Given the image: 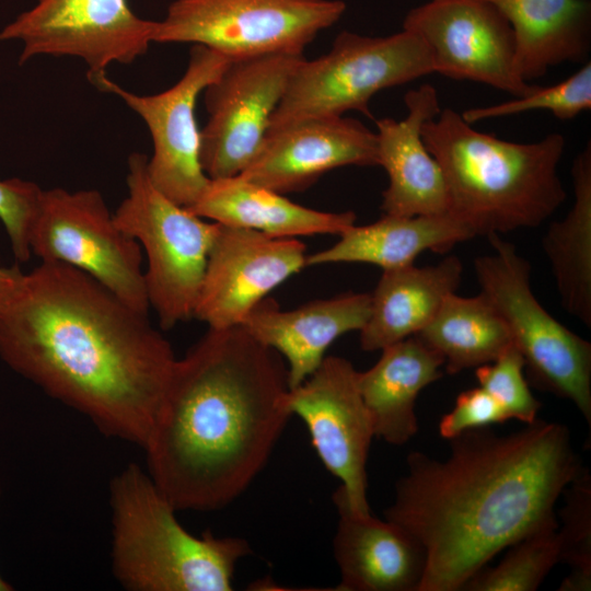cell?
<instances>
[{
    "mask_svg": "<svg viewBox=\"0 0 591 591\" xmlns=\"http://www.w3.org/2000/svg\"><path fill=\"white\" fill-rule=\"evenodd\" d=\"M347 165H379L376 134L352 118L299 121L267 132L239 174L279 194L304 190L324 173Z\"/></svg>",
    "mask_w": 591,
    "mask_h": 591,
    "instance_id": "17",
    "label": "cell"
},
{
    "mask_svg": "<svg viewBox=\"0 0 591 591\" xmlns=\"http://www.w3.org/2000/svg\"><path fill=\"white\" fill-rule=\"evenodd\" d=\"M13 590L12 586L8 583L0 575V591H11Z\"/></svg>",
    "mask_w": 591,
    "mask_h": 591,
    "instance_id": "35",
    "label": "cell"
},
{
    "mask_svg": "<svg viewBox=\"0 0 591 591\" xmlns=\"http://www.w3.org/2000/svg\"><path fill=\"white\" fill-rule=\"evenodd\" d=\"M231 60L213 49L193 45L182 78L167 90L150 95L128 91L107 74L91 82L119 97L144 121L152 139L149 177L162 194L186 208L200 197L210 181L200 163L196 102Z\"/></svg>",
    "mask_w": 591,
    "mask_h": 591,
    "instance_id": "12",
    "label": "cell"
},
{
    "mask_svg": "<svg viewBox=\"0 0 591 591\" xmlns=\"http://www.w3.org/2000/svg\"><path fill=\"white\" fill-rule=\"evenodd\" d=\"M474 237L472 231L450 213L402 217L385 215L378 221L347 228L331 247L306 256V266L334 263H366L383 270L414 265L426 251L447 253Z\"/></svg>",
    "mask_w": 591,
    "mask_h": 591,
    "instance_id": "24",
    "label": "cell"
},
{
    "mask_svg": "<svg viewBox=\"0 0 591 591\" xmlns=\"http://www.w3.org/2000/svg\"><path fill=\"white\" fill-rule=\"evenodd\" d=\"M30 250L40 262H59L88 274L148 314L142 248L116 223L99 190L42 189Z\"/></svg>",
    "mask_w": 591,
    "mask_h": 591,
    "instance_id": "10",
    "label": "cell"
},
{
    "mask_svg": "<svg viewBox=\"0 0 591 591\" xmlns=\"http://www.w3.org/2000/svg\"><path fill=\"white\" fill-rule=\"evenodd\" d=\"M370 306L369 293L347 292L287 311L266 298L241 326L285 358L288 384L292 389L320 367L326 350L338 337L363 327Z\"/></svg>",
    "mask_w": 591,
    "mask_h": 591,
    "instance_id": "19",
    "label": "cell"
},
{
    "mask_svg": "<svg viewBox=\"0 0 591 591\" xmlns=\"http://www.w3.org/2000/svg\"><path fill=\"white\" fill-rule=\"evenodd\" d=\"M575 200L568 213L553 221L542 241L561 306L591 327V144L571 166Z\"/></svg>",
    "mask_w": 591,
    "mask_h": 591,
    "instance_id": "26",
    "label": "cell"
},
{
    "mask_svg": "<svg viewBox=\"0 0 591 591\" xmlns=\"http://www.w3.org/2000/svg\"><path fill=\"white\" fill-rule=\"evenodd\" d=\"M494 253L474 259L483 292L506 322L524 370L537 389L575 404L591 426V344L537 301L531 290V266L500 234L486 236Z\"/></svg>",
    "mask_w": 591,
    "mask_h": 591,
    "instance_id": "8",
    "label": "cell"
},
{
    "mask_svg": "<svg viewBox=\"0 0 591 591\" xmlns=\"http://www.w3.org/2000/svg\"><path fill=\"white\" fill-rule=\"evenodd\" d=\"M304 59L303 54L233 59L204 90L209 118L200 130V163L210 179L239 175L252 162Z\"/></svg>",
    "mask_w": 591,
    "mask_h": 591,
    "instance_id": "13",
    "label": "cell"
},
{
    "mask_svg": "<svg viewBox=\"0 0 591 591\" xmlns=\"http://www.w3.org/2000/svg\"><path fill=\"white\" fill-rule=\"evenodd\" d=\"M155 25L128 0H37L0 31V40L22 44L20 65L39 56L78 58L92 82L112 65L144 55Z\"/></svg>",
    "mask_w": 591,
    "mask_h": 591,
    "instance_id": "11",
    "label": "cell"
},
{
    "mask_svg": "<svg viewBox=\"0 0 591 591\" xmlns=\"http://www.w3.org/2000/svg\"><path fill=\"white\" fill-rule=\"evenodd\" d=\"M358 373L346 358L327 356L306 380L289 389L287 404L305 425L323 465L339 479L336 491L351 511L367 514V462L375 437Z\"/></svg>",
    "mask_w": 591,
    "mask_h": 591,
    "instance_id": "14",
    "label": "cell"
},
{
    "mask_svg": "<svg viewBox=\"0 0 591 591\" xmlns=\"http://www.w3.org/2000/svg\"><path fill=\"white\" fill-rule=\"evenodd\" d=\"M443 364L439 354L410 336L383 348L375 364L358 373L375 438L402 445L417 433V396L442 376Z\"/></svg>",
    "mask_w": 591,
    "mask_h": 591,
    "instance_id": "23",
    "label": "cell"
},
{
    "mask_svg": "<svg viewBox=\"0 0 591 591\" xmlns=\"http://www.w3.org/2000/svg\"><path fill=\"white\" fill-rule=\"evenodd\" d=\"M507 420L509 417L499 403L478 386L459 394L454 407L442 416L438 428L440 436L449 441L467 430Z\"/></svg>",
    "mask_w": 591,
    "mask_h": 591,
    "instance_id": "33",
    "label": "cell"
},
{
    "mask_svg": "<svg viewBox=\"0 0 591 591\" xmlns=\"http://www.w3.org/2000/svg\"><path fill=\"white\" fill-rule=\"evenodd\" d=\"M188 209L204 219L273 237L339 235L357 219L352 211L326 212L301 206L241 175L210 179Z\"/></svg>",
    "mask_w": 591,
    "mask_h": 591,
    "instance_id": "21",
    "label": "cell"
},
{
    "mask_svg": "<svg viewBox=\"0 0 591 591\" xmlns=\"http://www.w3.org/2000/svg\"><path fill=\"white\" fill-rule=\"evenodd\" d=\"M341 0H174L153 43H188L231 59L303 54L344 14Z\"/></svg>",
    "mask_w": 591,
    "mask_h": 591,
    "instance_id": "9",
    "label": "cell"
},
{
    "mask_svg": "<svg viewBox=\"0 0 591 591\" xmlns=\"http://www.w3.org/2000/svg\"><path fill=\"white\" fill-rule=\"evenodd\" d=\"M42 189L31 181L0 179V220L10 239L12 252L21 263L27 262L32 255L30 232Z\"/></svg>",
    "mask_w": 591,
    "mask_h": 591,
    "instance_id": "32",
    "label": "cell"
},
{
    "mask_svg": "<svg viewBox=\"0 0 591 591\" xmlns=\"http://www.w3.org/2000/svg\"><path fill=\"white\" fill-rule=\"evenodd\" d=\"M591 108V63L588 61L572 76L555 85L535 86L523 96L499 104L464 111L468 124L536 109H546L557 119L569 120Z\"/></svg>",
    "mask_w": 591,
    "mask_h": 591,
    "instance_id": "30",
    "label": "cell"
},
{
    "mask_svg": "<svg viewBox=\"0 0 591 591\" xmlns=\"http://www.w3.org/2000/svg\"><path fill=\"white\" fill-rule=\"evenodd\" d=\"M305 251L297 237L219 223L194 317L209 328L242 325L269 292L306 267Z\"/></svg>",
    "mask_w": 591,
    "mask_h": 591,
    "instance_id": "16",
    "label": "cell"
},
{
    "mask_svg": "<svg viewBox=\"0 0 591 591\" xmlns=\"http://www.w3.org/2000/svg\"><path fill=\"white\" fill-rule=\"evenodd\" d=\"M403 28L418 34L430 49L434 72L487 84L514 97L536 85L515 70L512 27L485 0H431L412 9Z\"/></svg>",
    "mask_w": 591,
    "mask_h": 591,
    "instance_id": "15",
    "label": "cell"
},
{
    "mask_svg": "<svg viewBox=\"0 0 591 591\" xmlns=\"http://www.w3.org/2000/svg\"><path fill=\"white\" fill-rule=\"evenodd\" d=\"M433 72L429 47L412 31L403 28L384 37L344 31L327 54L299 65L267 132L348 111L371 117L369 103L374 94Z\"/></svg>",
    "mask_w": 591,
    "mask_h": 591,
    "instance_id": "6",
    "label": "cell"
},
{
    "mask_svg": "<svg viewBox=\"0 0 591 591\" xmlns=\"http://www.w3.org/2000/svg\"><path fill=\"white\" fill-rule=\"evenodd\" d=\"M23 276L24 273L18 266L0 267V305L16 291Z\"/></svg>",
    "mask_w": 591,
    "mask_h": 591,
    "instance_id": "34",
    "label": "cell"
},
{
    "mask_svg": "<svg viewBox=\"0 0 591 591\" xmlns=\"http://www.w3.org/2000/svg\"><path fill=\"white\" fill-rule=\"evenodd\" d=\"M414 336L442 357L449 374L493 362L512 344L506 322L483 292L449 294L430 323Z\"/></svg>",
    "mask_w": 591,
    "mask_h": 591,
    "instance_id": "27",
    "label": "cell"
},
{
    "mask_svg": "<svg viewBox=\"0 0 591 591\" xmlns=\"http://www.w3.org/2000/svg\"><path fill=\"white\" fill-rule=\"evenodd\" d=\"M0 358L105 436L140 448L176 360L148 314L59 262L24 274L0 305Z\"/></svg>",
    "mask_w": 591,
    "mask_h": 591,
    "instance_id": "1",
    "label": "cell"
},
{
    "mask_svg": "<svg viewBox=\"0 0 591 591\" xmlns=\"http://www.w3.org/2000/svg\"><path fill=\"white\" fill-rule=\"evenodd\" d=\"M524 359L513 343L493 362L475 370L478 385L505 409L509 419L525 425L537 418L542 406L532 394L524 375Z\"/></svg>",
    "mask_w": 591,
    "mask_h": 591,
    "instance_id": "31",
    "label": "cell"
},
{
    "mask_svg": "<svg viewBox=\"0 0 591 591\" xmlns=\"http://www.w3.org/2000/svg\"><path fill=\"white\" fill-rule=\"evenodd\" d=\"M338 522L333 552L340 573V591H418L426 554L421 544L399 525L351 511L335 491Z\"/></svg>",
    "mask_w": 591,
    "mask_h": 591,
    "instance_id": "20",
    "label": "cell"
},
{
    "mask_svg": "<svg viewBox=\"0 0 591 591\" xmlns=\"http://www.w3.org/2000/svg\"><path fill=\"white\" fill-rule=\"evenodd\" d=\"M510 23L515 70L526 82L563 62H584L591 48L586 0H485Z\"/></svg>",
    "mask_w": 591,
    "mask_h": 591,
    "instance_id": "25",
    "label": "cell"
},
{
    "mask_svg": "<svg viewBox=\"0 0 591 591\" xmlns=\"http://www.w3.org/2000/svg\"><path fill=\"white\" fill-rule=\"evenodd\" d=\"M557 529L533 533L512 544L499 564L478 571L462 590L535 591L559 563Z\"/></svg>",
    "mask_w": 591,
    "mask_h": 591,
    "instance_id": "28",
    "label": "cell"
},
{
    "mask_svg": "<svg viewBox=\"0 0 591 591\" xmlns=\"http://www.w3.org/2000/svg\"><path fill=\"white\" fill-rule=\"evenodd\" d=\"M288 391L281 356L241 325L208 327L176 358L142 449L177 511L218 510L247 489L292 416Z\"/></svg>",
    "mask_w": 591,
    "mask_h": 591,
    "instance_id": "3",
    "label": "cell"
},
{
    "mask_svg": "<svg viewBox=\"0 0 591 591\" xmlns=\"http://www.w3.org/2000/svg\"><path fill=\"white\" fill-rule=\"evenodd\" d=\"M462 273L455 255L433 266L383 270L370 294L369 317L359 331L361 348L382 350L416 335L434 317L445 298L455 292Z\"/></svg>",
    "mask_w": 591,
    "mask_h": 591,
    "instance_id": "22",
    "label": "cell"
},
{
    "mask_svg": "<svg viewBox=\"0 0 591 591\" xmlns=\"http://www.w3.org/2000/svg\"><path fill=\"white\" fill-rule=\"evenodd\" d=\"M404 102L407 115L402 120H375L379 165L389 176L381 209L402 217L449 213L442 170L421 138L422 125L441 112L438 92L422 84L408 91Z\"/></svg>",
    "mask_w": 591,
    "mask_h": 591,
    "instance_id": "18",
    "label": "cell"
},
{
    "mask_svg": "<svg viewBox=\"0 0 591 591\" xmlns=\"http://www.w3.org/2000/svg\"><path fill=\"white\" fill-rule=\"evenodd\" d=\"M127 167L128 194L114 218L144 250L149 304L166 331L194 317L219 223L205 221L162 194L149 177L146 154L131 153Z\"/></svg>",
    "mask_w": 591,
    "mask_h": 591,
    "instance_id": "7",
    "label": "cell"
},
{
    "mask_svg": "<svg viewBox=\"0 0 591 591\" xmlns=\"http://www.w3.org/2000/svg\"><path fill=\"white\" fill-rule=\"evenodd\" d=\"M437 460L407 456L386 520L426 554L418 591H459L498 553L536 532L557 529L555 506L583 466L569 429L535 419L510 434L467 430Z\"/></svg>",
    "mask_w": 591,
    "mask_h": 591,
    "instance_id": "2",
    "label": "cell"
},
{
    "mask_svg": "<svg viewBox=\"0 0 591 591\" xmlns=\"http://www.w3.org/2000/svg\"><path fill=\"white\" fill-rule=\"evenodd\" d=\"M565 505L560 511L559 563L570 567L560 591L591 589V476L586 467L564 490Z\"/></svg>",
    "mask_w": 591,
    "mask_h": 591,
    "instance_id": "29",
    "label": "cell"
},
{
    "mask_svg": "<svg viewBox=\"0 0 591 591\" xmlns=\"http://www.w3.org/2000/svg\"><path fill=\"white\" fill-rule=\"evenodd\" d=\"M112 570L129 591H230L251 548L240 537L197 536L147 471L125 466L109 483Z\"/></svg>",
    "mask_w": 591,
    "mask_h": 591,
    "instance_id": "5",
    "label": "cell"
},
{
    "mask_svg": "<svg viewBox=\"0 0 591 591\" xmlns=\"http://www.w3.org/2000/svg\"><path fill=\"white\" fill-rule=\"evenodd\" d=\"M421 138L442 170L448 212L474 236L537 228L566 199L557 173L565 150L560 134L529 143L507 141L444 108L422 125Z\"/></svg>",
    "mask_w": 591,
    "mask_h": 591,
    "instance_id": "4",
    "label": "cell"
}]
</instances>
